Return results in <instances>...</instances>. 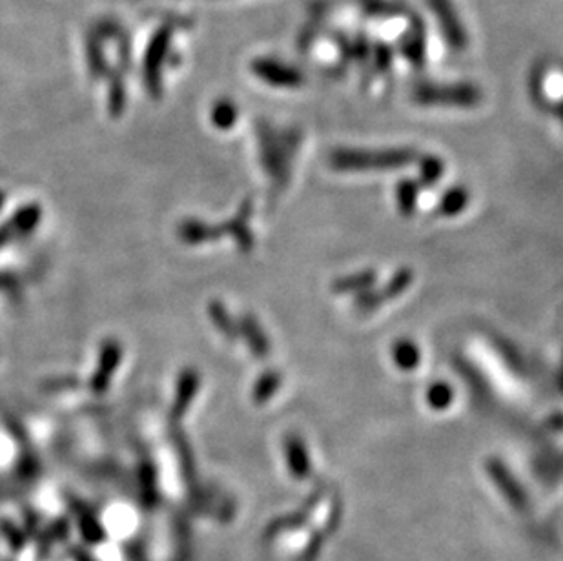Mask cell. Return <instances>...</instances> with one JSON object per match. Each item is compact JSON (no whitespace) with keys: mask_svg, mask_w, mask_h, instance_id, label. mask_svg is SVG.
Here are the masks:
<instances>
[{"mask_svg":"<svg viewBox=\"0 0 563 561\" xmlns=\"http://www.w3.org/2000/svg\"><path fill=\"white\" fill-rule=\"evenodd\" d=\"M410 159L409 152H338L332 163L341 170H392L405 166Z\"/></svg>","mask_w":563,"mask_h":561,"instance_id":"6da1fadb","label":"cell"},{"mask_svg":"<svg viewBox=\"0 0 563 561\" xmlns=\"http://www.w3.org/2000/svg\"><path fill=\"white\" fill-rule=\"evenodd\" d=\"M418 101L443 102V104H476L480 101V93L471 86H445L432 88L430 92L418 93Z\"/></svg>","mask_w":563,"mask_h":561,"instance_id":"7a4b0ae2","label":"cell"},{"mask_svg":"<svg viewBox=\"0 0 563 561\" xmlns=\"http://www.w3.org/2000/svg\"><path fill=\"white\" fill-rule=\"evenodd\" d=\"M394 359L403 370H412L421 361L420 350L410 341H401L394 347Z\"/></svg>","mask_w":563,"mask_h":561,"instance_id":"3957f363","label":"cell"},{"mask_svg":"<svg viewBox=\"0 0 563 561\" xmlns=\"http://www.w3.org/2000/svg\"><path fill=\"white\" fill-rule=\"evenodd\" d=\"M465 204H467V192L456 188V190H451L449 194L443 197V201H441V212L449 215L458 214L460 210H463Z\"/></svg>","mask_w":563,"mask_h":561,"instance_id":"277c9868","label":"cell"},{"mask_svg":"<svg viewBox=\"0 0 563 561\" xmlns=\"http://www.w3.org/2000/svg\"><path fill=\"white\" fill-rule=\"evenodd\" d=\"M427 398L434 407H447L452 401V388L445 383H436L429 388Z\"/></svg>","mask_w":563,"mask_h":561,"instance_id":"5b68a950","label":"cell"},{"mask_svg":"<svg viewBox=\"0 0 563 561\" xmlns=\"http://www.w3.org/2000/svg\"><path fill=\"white\" fill-rule=\"evenodd\" d=\"M441 172H443V166H441L438 159H427V161L423 163V177H425V181L436 183Z\"/></svg>","mask_w":563,"mask_h":561,"instance_id":"8992f818","label":"cell"},{"mask_svg":"<svg viewBox=\"0 0 563 561\" xmlns=\"http://www.w3.org/2000/svg\"><path fill=\"white\" fill-rule=\"evenodd\" d=\"M370 274H367V276H354V277H350L349 281H352V283H349V285H347V283H343V286H338V290H352V288H365V286L369 285L370 281Z\"/></svg>","mask_w":563,"mask_h":561,"instance_id":"52a82bcc","label":"cell"}]
</instances>
